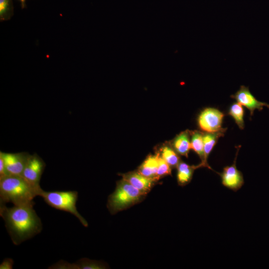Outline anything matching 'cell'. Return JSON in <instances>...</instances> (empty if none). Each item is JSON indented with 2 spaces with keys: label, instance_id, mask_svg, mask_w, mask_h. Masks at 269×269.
<instances>
[{
  "label": "cell",
  "instance_id": "d6986e66",
  "mask_svg": "<svg viewBox=\"0 0 269 269\" xmlns=\"http://www.w3.org/2000/svg\"><path fill=\"white\" fill-rule=\"evenodd\" d=\"M13 15V6L12 0H0V20H8Z\"/></svg>",
  "mask_w": 269,
  "mask_h": 269
},
{
  "label": "cell",
  "instance_id": "9a60e30c",
  "mask_svg": "<svg viewBox=\"0 0 269 269\" xmlns=\"http://www.w3.org/2000/svg\"><path fill=\"white\" fill-rule=\"evenodd\" d=\"M172 145L177 153L187 157L191 149L188 132L187 131L183 132L177 135L173 141Z\"/></svg>",
  "mask_w": 269,
  "mask_h": 269
},
{
  "label": "cell",
  "instance_id": "44dd1931",
  "mask_svg": "<svg viewBox=\"0 0 269 269\" xmlns=\"http://www.w3.org/2000/svg\"><path fill=\"white\" fill-rule=\"evenodd\" d=\"M13 264L14 261L12 259H4L0 265V269H11Z\"/></svg>",
  "mask_w": 269,
  "mask_h": 269
},
{
  "label": "cell",
  "instance_id": "8fae6325",
  "mask_svg": "<svg viewBox=\"0 0 269 269\" xmlns=\"http://www.w3.org/2000/svg\"><path fill=\"white\" fill-rule=\"evenodd\" d=\"M227 128H223L221 131L215 133L203 132V139L204 142V167L212 169L207 162L208 157L213 148L217 143L219 138L224 135Z\"/></svg>",
  "mask_w": 269,
  "mask_h": 269
},
{
  "label": "cell",
  "instance_id": "cb8c5ba5",
  "mask_svg": "<svg viewBox=\"0 0 269 269\" xmlns=\"http://www.w3.org/2000/svg\"><path fill=\"white\" fill-rule=\"evenodd\" d=\"M267 108H268L269 109V104H267L266 106Z\"/></svg>",
  "mask_w": 269,
  "mask_h": 269
},
{
  "label": "cell",
  "instance_id": "ba28073f",
  "mask_svg": "<svg viewBox=\"0 0 269 269\" xmlns=\"http://www.w3.org/2000/svg\"><path fill=\"white\" fill-rule=\"evenodd\" d=\"M29 154L27 152L6 153L0 152L7 175L21 176Z\"/></svg>",
  "mask_w": 269,
  "mask_h": 269
},
{
  "label": "cell",
  "instance_id": "8992f818",
  "mask_svg": "<svg viewBox=\"0 0 269 269\" xmlns=\"http://www.w3.org/2000/svg\"><path fill=\"white\" fill-rule=\"evenodd\" d=\"M45 166V163L38 155L29 154L21 176L32 186L40 190V180Z\"/></svg>",
  "mask_w": 269,
  "mask_h": 269
},
{
  "label": "cell",
  "instance_id": "4fadbf2b",
  "mask_svg": "<svg viewBox=\"0 0 269 269\" xmlns=\"http://www.w3.org/2000/svg\"><path fill=\"white\" fill-rule=\"evenodd\" d=\"M201 167L203 166L201 163L195 166L180 162L177 166V179L178 184L184 186L189 183L191 180L194 170Z\"/></svg>",
  "mask_w": 269,
  "mask_h": 269
},
{
  "label": "cell",
  "instance_id": "5bb4252c",
  "mask_svg": "<svg viewBox=\"0 0 269 269\" xmlns=\"http://www.w3.org/2000/svg\"><path fill=\"white\" fill-rule=\"evenodd\" d=\"M158 156V154L148 156L139 166L138 171L145 176L156 179Z\"/></svg>",
  "mask_w": 269,
  "mask_h": 269
},
{
  "label": "cell",
  "instance_id": "ffe728a7",
  "mask_svg": "<svg viewBox=\"0 0 269 269\" xmlns=\"http://www.w3.org/2000/svg\"><path fill=\"white\" fill-rule=\"evenodd\" d=\"M171 166L159 155L158 164L156 174V178L171 174Z\"/></svg>",
  "mask_w": 269,
  "mask_h": 269
},
{
  "label": "cell",
  "instance_id": "6da1fadb",
  "mask_svg": "<svg viewBox=\"0 0 269 269\" xmlns=\"http://www.w3.org/2000/svg\"><path fill=\"white\" fill-rule=\"evenodd\" d=\"M33 204L0 206V215L13 243L19 245L39 234L42 229L40 219L33 209Z\"/></svg>",
  "mask_w": 269,
  "mask_h": 269
},
{
  "label": "cell",
  "instance_id": "277c9868",
  "mask_svg": "<svg viewBox=\"0 0 269 269\" xmlns=\"http://www.w3.org/2000/svg\"><path fill=\"white\" fill-rule=\"evenodd\" d=\"M39 196L42 197L51 207L72 214L79 219L84 226H88L87 222L76 208V204L78 198L77 191H45L42 190Z\"/></svg>",
  "mask_w": 269,
  "mask_h": 269
},
{
  "label": "cell",
  "instance_id": "7c38bea8",
  "mask_svg": "<svg viewBox=\"0 0 269 269\" xmlns=\"http://www.w3.org/2000/svg\"><path fill=\"white\" fill-rule=\"evenodd\" d=\"M62 269H101L106 268L104 264L88 259H81L75 263H69L62 261L60 264Z\"/></svg>",
  "mask_w": 269,
  "mask_h": 269
},
{
  "label": "cell",
  "instance_id": "3957f363",
  "mask_svg": "<svg viewBox=\"0 0 269 269\" xmlns=\"http://www.w3.org/2000/svg\"><path fill=\"white\" fill-rule=\"evenodd\" d=\"M145 195L127 180L118 181L115 191L109 196L107 207L114 214L138 203Z\"/></svg>",
  "mask_w": 269,
  "mask_h": 269
},
{
  "label": "cell",
  "instance_id": "30bf717a",
  "mask_svg": "<svg viewBox=\"0 0 269 269\" xmlns=\"http://www.w3.org/2000/svg\"><path fill=\"white\" fill-rule=\"evenodd\" d=\"M123 178L145 195L150 190L155 179L145 176L138 171L125 174Z\"/></svg>",
  "mask_w": 269,
  "mask_h": 269
},
{
  "label": "cell",
  "instance_id": "e0dca14e",
  "mask_svg": "<svg viewBox=\"0 0 269 269\" xmlns=\"http://www.w3.org/2000/svg\"><path fill=\"white\" fill-rule=\"evenodd\" d=\"M228 114L241 130L244 129V109L242 105L238 102L232 104L229 108Z\"/></svg>",
  "mask_w": 269,
  "mask_h": 269
},
{
  "label": "cell",
  "instance_id": "5b68a950",
  "mask_svg": "<svg viewBox=\"0 0 269 269\" xmlns=\"http://www.w3.org/2000/svg\"><path fill=\"white\" fill-rule=\"evenodd\" d=\"M225 114L214 108H206L199 114L197 124L199 129L204 133L217 132L222 128Z\"/></svg>",
  "mask_w": 269,
  "mask_h": 269
},
{
  "label": "cell",
  "instance_id": "9c48e42d",
  "mask_svg": "<svg viewBox=\"0 0 269 269\" xmlns=\"http://www.w3.org/2000/svg\"><path fill=\"white\" fill-rule=\"evenodd\" d=\"M231 97L236 100L238 103L246 107L250 112V116L253 115L254 112L257 109L261 111L267 103L258 101L251 93L249 87L244 85L241 86L240 89Z\"/></svg>",
  "mask_w": 269,
  "mask_h": 269
},
{
  "label": "cell",
  "instance_id": "ac0fdd59",
  "mask_svg": "<svg viewBox=\"0 0 269 269\" xmlns=\"http://www.w3.org/2000/svg\"><path fill=\"white\" fill-rule=\"evenodd\" d=\"M161 157L171 167H177L180 162V158L176 151L170 146L162 147Z\"/></svg>",
  "mask_w": 269,
  "mask_h": 269
},
{
  "label": "cell",
  "instance_id": "52a82bcc",
  "mask_svg": "<svg viewBox=\"0 0 269 269\" xmlns=\"http://www.w3.org/2000/svg\"><path fill=\"white\" fill-rule=\"evenodd\" d=\"M240 148V146H238L233 163L225 166L221 173H218L222 185L235 192L239 190L244 183L243 175L236 167V159Z\"/></svg>",
  "mask_w": 269,
  "mask_h": 269
},
{
  "label": "cell",
  "instance_id": "7402d4cb",
  "mask_svg": "<svg viewBox=\"0 0 269 269\" xmlns=\"http://www.w3.org/2000/svg\"><path fill=\"white\" fill-rule=\"evenodd\" d=\"M7 176L3 160L0 156V179Z\"/></svg>",
  "mask_w": 269,
  "mask_h": 269
},
{
  "label": "cell",
  "instance_id": "7a4b0ae2",
  "mask_svg": "<svg viewBox=\"0 0 269 269\" xmlns=\"http://www.w3.org/2000/svg\"><path fill=\"white\" fill-rule=\"evenodd\" d=\"M42 190L32 186L21 176H6L0 179V206L8 202L14 205H34L33 199Z\"/></svg>",
  "mask_w": 269,
  "mask_h": 269
},
{
  "label": "cell",
  "instance_id": "603a6c76",
  "mask_svg": "<svg viewBox=\"0 0 269 269\" xmlns=\"http://www.w3.org/2000/svg\"><path fill=\"white\" fill-rule=\"evenodd\" d=\"M20 2V3H21V8H24L26 7V3H25V1L26 0H18Z\"/></svg>",
  "mask_w": 269,
  "mask_h": 269
},
{
  "label": "cell",
  "instance_id": "2e32d148",
  "mask_svg": "<svg viewBox=\"0 0 269 269\" xmlns=\"http://www.w3.org/2000/svg\"><path fill=\"white\" fill-rule=\"evenodd\" d=\"M190 147L199 156L203 167L204 160V142L203 132L195 131L191 133Z\"/></svg>",
  "mask_w": 269,
  "mask_h": 269
}]
</instances>
